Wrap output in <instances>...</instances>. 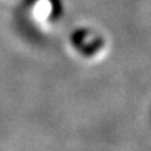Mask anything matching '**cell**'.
Returning <instances> with one entry per match:
<instances>
[{
    "instance_id": "cell-1",
    "label": "cell",
    "mask_w": 151,
    "mask_h": 151,
    "mask_svg": "<svg viewBox=\"0 0 151 151\" xmlns=\"http://www.w3.org/2000/svg\"><path fill=\"white\" fill-rule=\"evenodd\" d=\"M25 17L41 31L56 27V0H27Z\"/></svg>"
}]
</instances>
